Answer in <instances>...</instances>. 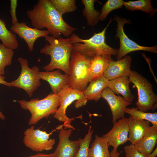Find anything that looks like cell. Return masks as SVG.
<instances>
[{
    "instance_id": "6da1fadb",
    "label": "cell",
    "mask_w": 157,
    "mask_h": 157,
    "mask_svg": "<svg viewBox=\"0 0 157 157\" xmlns=\"http://www.w3.org/2000/svg\"><path fill=\"white\" fill-rule=\"evenodd\" d=\"M33 26L42 30L46 28L51 36L58 38L62 34L70 37L77 29L68 24L50 0H39L33 8L26 11Z\"/></svg>"
},
{
    "instance_id": "7a4b0ae2",
    "label": "cell",
    "mask_w": 157,
    "mask_h": 157,
    "mask_svg": "<svg viewBox=\"0 0 157 157\" xmlns=\"http://www.w3.org/2000/svg\"><path fill=\"white\" fill-rule=\"evenodd\" d=\"M44 38L49 44L41 48L40 53L50 56L51 60L48 64L43 67V69L46 71H52L58 69L69 75V62L73 50L69 37L64 38L60 36L56 38L48 35Z\"/></svg>"
},
{
    "instance_id": "3957f363",
    "label": "cell",
    "mask_w": 157,
    "mask_h": 157,
    "mask_svg": "<svg viewBox=\"0 0 157 157\" xmlns=\"http://www.w3.org/2000/svg\"><path fill=\"white\" fill-rule=\"evenodd\" d=\"M111 22V19L102 31L94 33L88 39H82L73 33L69 37L72 44L73 50L90 57L96 55L117 56L118 49L110 47L106 41V31Z\"/></svg>"
},
{
    "instance_id": "277c9868",
    "label": "cell",
    "mask_w": 157,
    "mask_h": 157,
    "mask_svg": "<svg viewBox=\"0 0 157 157\" xmlns=\"http://www.w3.org/2000/svg\"><path fill=\"white\" fill-rule=\"evenodd\" d=\"M24 110H28L31 116L28 121L29 126L34 125L40 120L47 119L54 114L60 105V99L56 94L50 93L44 99L33 98L29 101L25 100L15 101Z\"/></svg>"
},
{
    "instance_id": "5b68a950",
    "label": "cell",
    "mask_w": 157,
    "mask_h": 157,
    "mask_svg": "<svg viewBox=\"0 0 157 157\" xmlns=\"http://www.w3.org/2000/svg\"><path fill=\"white\" fill-rule=\"evenodd\" d=\"M92 57L72 51L69 62V86L83 92L88 83L92 81L89 69Z\"/></svg>"
},
{
    "instance_id": "8992f818",
    "label": "cell",
    "mask_w": 157,
    "mask_h": 157,
    "mask_svg": "<svg viewBox=\"0 0 157 157\" xmlns=\"http://www.w3.org/2000/svg\"><path fill=\"white\" fill-rule=\"evenodd\" d=\"M127 76L130 83L133 84V87L137 90L138 99L135 103L137 108L144 112L155 110L157 107V96L154 92L150 82L135 71L131 70Z\"/></svg>"
},
{
    "instance_id": "52a82bcc",
    "label": "cell",
    "mask_w": 157,
    "mask_h": 157,
    "mask_svg": "<svg viewBox=\"0 0 157 157\" xmlns=\"http://www.w3.org/2000/svg\"><path fill=\"white\" fill-rule=\"evenodd\" d=\"M57 94L60 99V105L54 114V118L59 121L63 122L62 126L66 129H71L73 130L75 128L71 125L74 118L68 117L66 114V111L68 106L74 101V107L78 109L85 106L88 100L83 92L79 91L69 86H67L59 91Z\"/></svg>"
},
{
    "instance_id": "ba28073f",
    "label": "cell",
    "mask_w": 157,
    "mask_h": 157,
    "mask_svg": "<svg viewBox=\"0 0 157 157\" xmlns=\"http://www.w3.org/2000/svg\"><path fill=\"white\" fill-rule=\"evenodd\" d=\"M18 61L21 65V72L16 80L10 82V87L22 89L26 91L29 97H31L33 93L41 85L38 75L39 68L37 66L30 68L27 60L22 57L18 58Z\"/></svg>"
},
{
    "instance_id": "9c48e42d",
    "label": "cell",
    "mask_w": 157,
    "mask_h": 157,
    "mask_svg": "<svg viewBox=\"0 0 157 157\" xmlns=\"http://www.w3.org/2000/svg\"><path fill=\"white\" fill-rule=\"evenodd\" d=\"M117 23V28L115 38H118L120 41V47L118 49L116 59L119 60L127 54L132 52L144 51L150 52L157 53V46L151 47L141 46L131 40L126 35L124 30V26L126 23L130 24L129 20L115 15L113 19Z\"/></svg>"
},
{
    "instance_id": "30bf717a",
    "label": "cell",
    "mask_w": 157,
    "mask_h": 157,
    "mask_svg": "<svg viewBox=\"0 0 157 157\" xmlns=\"http://www.w3.org/2000/svg\"><path fill=\"white\" fill-rule=\"evenodd\" d=\"M51 133L35 129L34 125L26 129L24 132L23 142L25 146L35 152H41L52 149L56 140L50 139Z\"/></svg>"
},
{
    "instance_id": "8fae6325",
    "label": "cell",
    "mask_w": 157,
    "mask_h": 157,
    "mask_svg": "<svg viewBox=\"0 0 157 157\" xmlns=\"http://www.w3.org/2000/svg\"><path fill=\"white\" fill-rule=\"evenodd\" d=\"M113 124L111 130L101 137L107 140L109 146H111L113 149L116 150L119 146L128 140V118L124 117L120 119Z\"/></svg>"
},
{
    "instance_id": "7c38bea8",
    "label": "cell",
    "mask_w": 157,
    "mask_h": 157,
    "mask_svg": "<svg viewBox=\"0 0 157 157\" xmlns=\"http://www.w3.org/2000/svg\"><path fill=\"white\" fill-rule=\"evenodd\" d=\"M59 130V142L52 157H74L79 145L78 140L72 141L69 139L73 130L62 128Z\"/></svg>"
},
{
    "instance_id": "4fadbf2b",
    "label": "cell",
    "mask_w": 157,
    "mask_h": 157,
    "mask_svg": "<svg viewBox=\"0 0 157 157\" xmlns=\"http://www.w3.org/2000/svg\"><path fill=\"white\" fill-rule=\"evenodd\" d=\"M10 30L26 42L31 52L33 49L35 42L38 38L45 37L49 33L47 30H39L28 26L24 22L12 25Z\"/></svg>"
},
{
    "instance_id": "5bb4252c",
    "label": "cell",
    "mask_w": 157,
    "mask_h": 157,
    "mask_svg": "<svg viewBox=\"0 0 157 157\" xmlns=\"http://www.w3.org/2000/svg\"><path fill=\"white\" fill-rule=\"evenodd\" d=\"M101 97L105 99L110 108L112 115V122L114 123L117 120L124 117V110L132 103L126 100L119 95L117 96L108 87H106Z\"/></svg>"
},
{
    "instance_id": "9a60e30c",
    "label": "cell",
    "mask_w": 157,
    "mask_h": 157,
    "mask_svg": "<svg viewBox=\"0 0 157 157\" xmlns=\"http://www.w3.org/2000/svg\"><path fill=\"white\" fill-rule=\"evenodd\" d=\"M131 57L126 56L121 59L114 61L112 59L104 72L103 75L108 80L128 75L131 70Z\"/></svg>"
},
{
    "instance_id": "2e32d148",
    "label": "cell",
    "mask_w": 157,
    "mask_h": 157,
    "mask_svg": "<svg viewBox=\"0 0 157 157\" xmlns=\"http://www.w3.org/2000/svg\"><path fill=\"white\" fill-rule=\"evenodd\" d=\"M38 75L40 79L49 83L54 93L57 94L61 89L68 86L69 75L62 74L59 69L53 71L39 72Z\"/></svg>"
},
{
    "instance_id": "e0dca14e",
    "label": "cell",
    "mask_w": 157,
    "mask_h": 157,
    "mask_svg": "<svg viewBox=\"0 0 157 157\" xmlns=\"http://www.w3.org/2000/svg\"><path fill=\"white\" fill-rule=\"evenodd\" d=\"M130 83L128 76L127 75H124L109 80L107 87L115 94H121L126 100L132 103L134 96L130 89Z\"/></svg>"
},
{
    "instance_id": "ac0fdd59",
    "label": "cell",
    "mask_w": 157,
    "mask_h": 157,
    "mask_svg": "<svg viewBox=\"0 0 157 157\" xmlns=\"http://www.w3.org/2000/svg\"><path fill=\"white\" fill-rule=\"evenodd\" d=\"M128 118L129 127L128 140L134 144L143 137L149 127L150 122L135 119L130 115Z\"/></svg>"
},
{
    "instance_id": "d6986e66",
    "label": "cell",
    "mask_w": 157,
    "mask_h": 157,
    "mask_svg": "<svg viewBox=\"0 0 157 157\" xmlns=\"http://www.w3.org/2000/svg\"><path fill=\"white\" fill-rule=\"evenodd\" d=\"M157 143V128L150 126L142 138L134 144L136 148L146 156L150 154Z\"/></svg>"
},
{
    "instance_id": "ffe728a7",
    "label": "cell",
    "mask_w": 157,
    "mask_h": 157,
    "mask_svg": "<svg viewBox=\"0 0 157 157\" xmlns=\"http://www.w3.org/2000/svg\"><path fill=\"white\" fill-rule=\"evenodd\" d=\"M108 81L103 75L90 82L83 92L88 100L98 101L101 97L104 90L107 87Z\"/></svg>"
},
{
    "instance_id": "44dd1931",
    "label": "cell",
    "mask_w": 157,
    "mask_h": 157,
    "mask_svg": "<svg viewBox=\"0 0 157 157\" xmlns=\"http://www.w3.org/2000/svg\"><path fill=\"white\" fill-rule=\"evenodd\" d=\"M110 55H96L92 57L90 63V73L91 81L103 76L110 61Z\"/></svg>"
},
{
    "instance_id": "7402d4cb",
    "label": "cell",
    "mask_w": 157,
    "mask_h": 157,
    "mask_svg": "<svg viewBox=\"0 0 157 157\" xmlns=\"http://www.w3.org/2000/svg\"><path fill=\"white\" fill-rule=\"evenodd\" d=\"M89 148L87 157H111L110 146L106 140L97 135Z\"/></svg>"
},
{
    "instance_id": "603a6c76",
    "label": "cell",
    "mask_w": 157,
    "mask_h": 157,
    "mask_svg": "<svg viewBox=\"0 0 157 157\" xmlns=\"http://www.w3.org/2000/svg\"><path fill=\"white\" fill-rule=\"evenodd\" d=\"M97 1L96 0H81L84 6L82 14L86 19L88 26H95L100 21V12L96 10L94 7V3Z\"/></svg>"
},
{
    "instance_id": "cb8c5ba5",
    "label": "cell",
    "mask_w": 157,
    "mask_h": 157,
    "mask_svg": "<svg viewBox=\"0 0 157 157\" xmlns=\"http://www.w3.org/2000/svg\"><path fill=\"white\" fill-rule=\"evenodd\" d=\"M0 40L8 48L16 50L18 47L16 34L7 28L5 22L1 19H0Z\"/></svg>"
},
{
    "instance_id": "d4e9b609",
    "label": "cell",
    "mask_w": 157,
    "mask_h": 157,
    "mask_svg": "<svg viewBox=\"0 0 157 157\" xmlns=\"http://www.w3.org/2000/svg\"><path fill=\"white\" fill-rule=\"evenodd\" d=\"M124 6L127 10L133 11L140 10L149 14L150 16L154 15L157 11L154 8L150 0H138L124 1Z\"/></svg>"
},
{
    "instance_id": "484cf974",
    "label": "cell",
    "mask_w": 157,
    "mask_h": 157,
    "mask_svg": "<svg viewBox=\"0 0 157 157\" xmlns=\"http://www.w3.org/2000/svg\"><path fill=\"white\" fill-rule=\"evenodd\" d=\"M125 113L129 114L133 118L138 119L145 120L151 123L152 126L157 128V113H148L140 111L136 108H126Z\"/></svg>"
},
{
    "instance_id": "4316f807",
    "label": "cell",
    "mask_w": 157,
    "mask_h": 157,
    "mask_svg": "<svg viewBox=\"0 0 157 157\" xmlns=\"http://www.w3.org/2000/svg\"><path fill=\"white\" fill-rule=\"evenodd\" d=\"M14 54V50L0 43V74L4 75L5 67L11 64Z\"/></svg>"
},
{
    "instance_id": "83f0119b",
    "label": "cell",
    "mask_w": 157,
    "mask_h": 157,
    "mask_svg": "<svg viewBox=\"0 0 157 157\" xmlns=\"http://www.w3.org/2000/svg\"><path fill=\"white\" fill-rule=\"evenodd\" d=\"M54 8L63 15L74 12L77 9L75 0H50Z\"/></svg>"
},
{
    "instance_id": "f1b7e54d",
    "label": "cell",
    "mask_w": 157,
    "mask_h": 157,
    "mask_svg": "<svg viewBox=\"0 0 157 157\" xmlns=\"http://www.w3.org/2000/svg\"><path fill=\"white\" fill-rule=\"evenodd\" d=\"M94 130H92V126H90L88 133L82 139L78 140L79 143V148L74 157H87L89 147L92 140Z\"/></svg>"
},
{
    "instance_id": "f546056e",
    "label": "cell",
    "mask_w": 157,
    "mask_h": 157,
    "mask_svg": "<svg viewBox=\"0 0 157 157\" xmlns=\"http://www.w3.org/2000/svg\"><path fill=\"white\" fill-rule=\"evenodd\" d=\"M124 2L123 0H108L104 4L100 11V21L104 20L113 10L122 8Z\"/></svg>"
},
{
    "instance_id": "4dcf8cb0",
    "label": "cell",
    "mask_w": 157,
    "mask_h": 157,
    "mask_svg": "<svg viewBox=\"0 0 157 157\" xmlns=\"http://www.w3.org/2000/svg\"><path fill=\"white\" fill-rule=\"evenodd\" d=\"M125 157H147L140 152L134 144H131L125 146L124 148Z\"/></svg>"
},
{
    "instance_id": "1f68e13d",
    "label": "cell",
    "mask_w": 157,
    "mask_h": 157,
    "mask_svg": "<svg viewBox=\"0 0 157 157\" xmlns=\"http://www.w3.org/2000/svg\"><path fill=\"white\" fill-rule=\"evenodd\" d=\"M17 6V1H10V12L12 20V25L15 24L18 22L16 14V9Z\"/></svg>"
},
{
    "instance_id": "d6a6232c",
    "label": "cell",
    "mask_w": 157,
    "mask_h": 157,
    "mask_svg": "<svg viewBox=\"0 0 157 157\" xmlns=\"http://www.w3.org/2000/svg\"><path fill=\"white\" fill-rule=\"evenodd\" d=\"M0 84L9 87H11L10 82H8L5 81V77L0 74Z\"/></svg>"
},
{
    "instance_id": "836d02e7",
    "label": "cell",
    "mask_w": 157,
    "mask_h": 157,
    "mask_svg": "<svg viewBox=\"0 0 157 157\" xmlns=\"http://www.w3.org/2000/svg\"><path fill=\"white\" fill-rule=\"evenodd\" d=\"M52 153L45 154L43 153H38L36 154L31 156L28 157H52Z\"/></svg>"
},
{
    "instance_id": "e575fe53",
    "label": "cell",
    "mask_w": 157,
    "mask_h": 157,
    "mask_svg": "<svg viewBox=\"0 0 157 157\" xmlns=\"http://www.w3.org/2000/svg\"><path fill=\"white\" fill-rule=\"evenodd\" d=\"M122 151L118 152L117 149H113L110 152L111 157H119V155Z\"/></svg>"
},
{
    "instance_id": "d590c367",
    "label": "cell",
    "mask_w": 157,
    "mask_h": 157,
    "mask_svg": "<svg viewBox=\"0 0 157 157\" xmlns=\"http://www.w3.org/2000/svg\"><path fill=\"white\" fill-rule=\"evenodd\" d=\"M157 155V148H156L147 157H156Z\"/></svg>"
},
{
    "instance_id": "8d00e7d4",
    "label": "cell",
    "mask_w": 157,
    "mask_h": 157,
    "mask_svg": "<svg viewBox=\"0 0 157 157\" xmlns=\"http://www.w3.org/2000/svg\"><path fill=\"white\" fill-rule=\"evenodd\" d=\"M6 118L5 116L3 115V113L0 111V119L2 120H4Z\"/></svg>"
}]
</instances>
